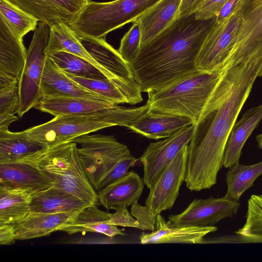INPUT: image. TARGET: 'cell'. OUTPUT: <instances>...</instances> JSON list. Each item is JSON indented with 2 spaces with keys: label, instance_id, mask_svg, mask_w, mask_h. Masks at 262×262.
Listing matches in <instances>:
<instances>
[{
  "label": "cell",
  "instance_id": "28",
  "mask_svg": "<svg viewBox=\"0 0 262 262\" xmlns=\"http://www.w3.org/2000/svg\"><path fill=\"white\" fill-rule=\"evenodd\" d=\"M50 26V36L46 48L47 56L61 51L73 54L89 61L111 79L107 72L85 49L69 24L56 21Z\"/></svg>",
  "mask_w": 262,
  "mask_h": 262
},
{
  "label": "cell",
  "instance_id": "42",
  "mask_svg": "<svg viewBox=\"0 0 262 262\" xmlns=\"http://www.w3.org/2000/svg\"><path fill=\"white\" fill-rule=\"evenodd\" d=\"M16 240L14 224H0V244L9 245Z\"/></svg>",
  "mask_w": 262,
  "mask_h": 262
},
{
  "label": "cell",
  "instance_id": "16",
  "mask_svg": "<svg viewBox=\"0 0 262 262\" xmlns=\"http://www.w3.org/2000/svg\"><path fill=\"white\" fill-rule=\"evenodd\" d=\"M38 21L70 24L91 0H7Z\"/></svg>",
  "mask_w": 262,
  "mask_h": 262
},
{
  "label": "cell",
  "instance_id": "36",
  "mask_svg": "<svg viewBox=\"0 0 262 262\" xmlns=\"http://www.w3.org/2000/svg\"><path fill=\"white\" fill-rule=\"evenodd\" d=\"M141 46V35L139 23L135 20L122 38L118 52L129 64L137 57Z\"/></svg>",
  "mask_w": 262,
  "mask_h": 262
},
{
  "label": "cell",
  "instance_id": "2",
  "mask_svg": "<svg viewBox=\"0 0 262 262\" xmlns=\"http://www.w3.org/2000/svg\"><path fill=\"white\" fill-rule=\"evenodd\" d=\"M215 17L199 20L194 14L177 18L141 46L129 67L142 92L160 90L193 71L196 57Z\"/></svg>",
  "mask_w": 262,
  "mask_h": 262
},
{
  "label": "cell",
  "instance_id": "46",
  "mask_svg": "<svg viewBox=\"0 0 262 262\" xmlns=\"http://www.w3.org/2000/svg\"><path fill=\"white\" fill-rule=\"evenodd\" d=\"M258 147L262 149V133L256 136Z\"/></svg>",
  "mask_w": 262,
  "mask_h": 262
},
{
  "label": "cell",
  "instance_id": "8",
  "mask_svg": "<svg viewBox=\"0 0 262 262\" xmlns=\"http://www.w3.org/2000/svg\"><path fill=\"white\" fill-rule=\"evenodd\" d=\"M50 32V26L48 23L38 21L19 79V105L17 113L19 117L34 107L42 98L40 85L47 57L46 48Z\"/></svg>",
  "mask_w": 262,
  "mask_h": 262
},
{
  "label": "cell",
  "instance_id": "15",
  "mask_svg": "<svg viewBox=\"0 0 262 262\" xmlns=\"http://www.w3.org/2000/svg\"><path fill=\"white\" fill-rule=\"evenodd\" d=\"M41 152L32 159L0 164V186L28 190L35 194L53 186L54 182L39 166Z\"/></svg>",
  "mask_w": 262,
  "mask_h": 262
},
{
  "label": "cell",
  "instance_id": "41",
  "mask_svg": "<svg viewBox=\"0 0 262 262\" xmlns=\"http://www.w3.org/2000/svg\"><path fill=\"white\" fill-rule=\"evenodd\" d=\"M227 0H204L194 12L195 18L208 20L216 16Z\"/></svg>",
  "mask_w": 262,
  "mask_h": 262
},
{
  "label": "cell",
  "instance_id": "10",
  "mask_svg": "<svg viewBox=\"0 0 262 262\" xmlns=\"http://www.w3.org/2000/svg\"><path fill=\"white\" fill-rule=\"evenodd\" d=\"M239 25V16L234 11L224 22L214 21L196 57V69L212 71L224 66L232 50Z\"/></svg>",
  "mask_w": 262,
  "mask_h": 262
},
{
  "label": "cell",
  "instance_id": "11",
  "mask_svg": "<svg viewBox=\"0 0 262 262\" xmlns=\"http://www.w3.org/2000/svg\"><path fill=\"white\" fill-rule=\"evenodd\" d=\"M196 128L195 124L186 126L164 140L152 142L139 160L143 166V180L150 189L163 170L180 150L189 143Z\"/></svg>",
  "mask_w": 262,
  "mask_h": 262
},
{
  "label": "cell",
  "instance_id": "35",
  "mask_svg": "<svg viewBox=\"0 0 262 262\" xmlns=\"http://www.w3.org/2000/svg\"><path fill=\"white\" fill-rule=\"evenodd\" d=\"M0 15L20 38L35 31L38 20L7 0H0Z\"/></svg>",
  "mask_w": 262,
  "mask_h": 262
},
{
  "label": "cell",
  "instance_id": "18",
  "mask_svg": "<svg viewBox=\"0 0 262 262\" xmlns=\"http://www.w3.org/2000/svg\"><path fill=\"white\" fill-rule=\"evenodd\" d=\"M193 124L186 117L147 110L126 127L148 139L158 140L168 138Z\"/></svg>",
  "mask_w": 262,
  "mask_h": 262
},
{
  "label": "cell",
  "instance_id": "26",
  "mask_svg": "<svg viewBox=\"0 0 262 262\" xmlns=\"http://www.w3.org/2000/svg\"><path fill=\"white\" fill-rule=\"evenodd\" d=\"M109 212L99 209L97 205H91L78 212L68 223L60 227L58 231L69 235L88 232L104 234L109 237L116 235H124V229L109 224Z\"/></svg>",
  "mask_w": 262,
  "mask_h": 262
},
{
  "label": "cell",
  "instance_id": "30",
  "mask_svg": "<svg viewBox=\"0 0 262 262\" xmlns=\"http://www.w3.org/2000/svg\"><path fill=\"white\" fill-rule=\"evenodd\" d=\"M34 194L28 190L0 186V224H14L24 219L30 212Z\"/></svg>",
  "mask_w": 262,
  "mask_h": 262
},
{
  "label": "cell",
  "instance_id": "27",
  "mask_svg": "<svg viewBox=\"0 0 262 262\" xmlns=\"http://www.w3.org/2000/svg\"><path fill=\"white\" fill-rule=\"evenodd\" d=\"M49 147L21 132L0 130V164L32 159Z\"/></svg>",
  "mask_w": 262,
  "mask_h": 262
},
{
  "label": "cell",
  "instance_id": "9",
  "mask_svg": "<svg viewBox=\"0 0 262 262\" xmlns=\"http://www.w3.org/2000/svg\"><path fill=\"white\" fill-rule=\"evenodd\" d=\"M77 36L90 55L107 72L111 80L139 103L142 102L141 88L134 78L128 63L118 51L104 38Z\"/></svg>",
  "mask_w": 262,
  "mask_h": 262
},
{
  "label": "cell",
  "instance_id": "14",
  "mask_svg": "<svg viewBox=\"0 0 262 262\" xmlns=\"http://www.w3.org/2000/svg\"><path fill=\"white\" fill-rule=\"evenodd\" d=\"M234 11L239 25L231 52L262 54V0H239Z\"/></svg>",
  "mask_w": 262,
  "mask_h": 262
},
{
  "label": "cell",
  "instance_id": "32",
  "mask_svg": "<svg viewBox=\"0 0 262 262\" xmlns=\"http://www.w3.org/2000/svg\"><path fill=\"white\" fill-rule=\"evenodd\" d=\"M66 74L81 86L98 95L104 100L113 104L139 103L134 97L108 78L93 79Z\"/></svg>",
  "mask_w": 262,
  "mask_h": 262
},
{
  "label": "cell",
  "instance_id": "44",
  "mask_svg": "<svg viewBox=\"0 0 262 262\" xmlns=\"http://www.w3.org/2000/svg\"><path fill=\"white\" fill-rule=\"evenodd\" d=\"M204 0H182L178 15V17L191 15L195 12Z\"/></svg>",
  "mask_w": 262,
  "mask_h": 262
},
{
  "label": "cell",
  "instance_id": "19",
  "mask_svg": "<svg viewBox=\"0 0 262 262\" xmlns=\"http://www.w3.org/2000/svg\"><path fill=\"white\" fill-rule=\"evenodd\" d=\"M40 90L42 98L75 97L105 101L98 95L74 81L60 70L48 56L42 74Z\"/></svg>",
  "mask_w": 262,
  "mask_h": 262
},
{
  "label": "cell",
  "instance_id": "17",
  "mask_svg": "<svg viewBox=\"0 0 262 262\" xmlns=\"http://www.w3.org/2000/svg\"><path fill=\"white\" fill-rule=\"evenodd\" d=\"M23 38L0 15V87L19 80L27 57Z\"/></svg>",
  "mask_w": 262,
  "mask_h": 262
},
{
  "label": "cell",
  "instance_id": "34",
  "mask_svg": "<svg viewBox=\"0 0 262 262\" xmlns=\"http://www.w3.org/2000/svg\"><path fill=\"white\" fill-rule=\"evenodd\" d=\"M64 73L93 79L108 78L100 70L86 60L67 52H58L49 56Z\"/></svg>",
  "mask_w": 262,
  "mask_h": 262
},
{
  "label": "cell",
  "instance_id": "4",
  "mask_svg": "<svg viewBox=\"0 0 262 262\" xmlns=\"http://www.w3.org/2000/svg\"><path fill=\"white\" fill-rule=\"evenodd\" d=\"M147 110L146 105L136 107L116 105L92 112L56 116L47 122L21 132L50 146L104 128L127 127Z\"/></svg>",
  "mask_w": 262,
  "mask_h": 262
},
{
  "label": "cell",
  "instance_id": "7",
  "mask_svg": "<svg viewBox=\"0 0 262 262\" xmlns=\"http://www.w3.org/2000/svg\"><path fill=\"white\" fill-rule=\"evenodd\" d=\"M71 141L77 145L82 166L95 189L118 162L131 155L127 146L113 136L85 134Z\"/></svg>",
  "mask_w": 262,
  "mask_h": 262
},
{
  "label": "cell",
  "instance_id": "29",
  "mask_svg": "<svg viewBox=\"0 0 262 262\" xmlns=\"http://www.w3.org/2000/svg\"><path fill=\"white\" fill-rule=\"evenodd\" d=\"M115 105L107 101L75 97H42L34 108L54 117L80 114L111 108Z\"/></svg>",
  "mask_w": 262,
  "mask_h": 262
},
{
  "label": "cell",
  "instance_id": "12",
  "mask_svg": "<svg viewBox=\"0 0 262 262\" xmlns=\"http://www.w3.org/2000/svg\"><path fill=\"white\" fill-rule=\"evenodd\" d=\"M188 145L182 147L149 189L145 206L156 216L171 209L179 195L186 176Z\"/></svg>",
  "mask_w": 262,
  "mask_h": 262
},
{
  "label": "cell",
  "instance_id": "1",
  "mask_svg": "<svg viewBox=\"0 0 262 262\" xmlns=\"http://www.w3.org/2000/svg\"><path fill=\"white\" fill-rule=\"evenodd\" d=\"M259 77H262V56L243 58L228 97L215 112L196 125L188 145L184 180L190 190L209 189L216 183L228 136Z\"/></svg>",
  "mask_w": 262,
  "mask_h": 262
},
{
  "label": "cell",
  "instance_id": "31",
  "mask_svg": "<svg viewBox=\"0 0 262 262\" xmlns=\"http://www.w3.org/2000/svg\"><path fill=\"white\" fill-rule=\"evenodd\" d=\"M261 174L262 161L249 165L237 163L231 166L226 174L227 189L224 197L238 202L243 193L252 187Z\"/></svg>",
  "mask_w": 262,
  "mask_h": 262
},
{
  "label": "cell",
  "instance_id": "21",
  "mask_svg": "<svg viewBox=\"0 0 262 262\" xmlns=\"http://www.w3.org/2000/svg\"><path fill=\"white\" fill-rule=\"evenodd\" d=\"M156 230L151 232L141 233L139 237L141 244H203L204 237L208 233L216 231L217 229L214 226H170L160 214L156 216Z\"/></svg>",
  "mask_w": 262,
  "mask_h": 262
},
{
  "label": "cell",
  "instance_id": "22",
  "mask_svg": "<svg viewBox=\"0 0 262 262\" xmlns=\"http://www.w3.org/2000/svg\"><path fill=\"white\" fill-rule=\"evenodd\" d=\"M78 212L47 213L30 212L21 221L14 224L16 240L30 239L48 235L53 232L58 231Z\"/></svg>",
  "mask_w": 262,
  "mask_h": 262
},
{
  "label": "cell",
  "instance_id": "39",
  "mask_svg": "<svg viewBox=\"0 0 262 262\" xmlns=\"http://www.w3.org/2000/svg\"><path fill=\"white\" fill-rule=\"evenodd\" d=\"M131 214L136 217L141 226V230H154L156 216L146 207L140 206L138 201L132 205Z\"/></svg>",
  "mask_w": 262,
  "mask_h": 262
},
{
  "label": "cell",
  "instance_id": "6",
  "mask_svg": "<svg viewBox=\"0 0 262 262\" xmlns=\"http://www.w3.org/2000/svg\"><path fill=\"white\" fill-rule=\"evenodd\" d=\"M159 1H91L69 26L78 36L105 38L110 32L138 19Z\"/></svg>",
  "mask_w": 262,
  "mask_h": 262
},
{
  "label": "cell",
  "instance_id": "37",
  "mask_svg": "<svg viewBox=\"0 0 262 262\" xmlns=\"http://www.w3.org/2000/svg\"><path fill=\"white\" fill-rule=\"evenodd\" d=\"M19 80L0 87V116L14 115L19 105Z\"/></svg>",
  "mask_w": 262,
  "mask_h": 262
},
{
  "label": "cell",
  "instance_id": "40",
  "mask_svg": "<svg viewBox=\"0 0 262 262\" xmlns=\"http://www.w3.org/2000/svg\"><path fill=\"white\" fill-rule=\"evenodd\" d=\"M107 223L116 226L136 228L141 230V226L137 219L134 218L127 208H121L113 213H109Z\"/></svg>",
  "mask_w": 262,
  "mask_h": 262
},
{
  "label": "cell",
  "instance_id": "24",
  "mask_svg": "<svg viewBox=\"0 0 262 262\" xmlns=\"http://www.w3.org/2000/svg\"><path fill=\"white\" fill-rule=\"evenodd\" d=\"M182 1L160 0L136 20L140 26L141 46L149 41L178 18Z\"/></svg>",
  "mask_w": 262,
  "mask_h": 262
},
{
  "label": "cell",
  "instance_id": "45",
  "mask_svg": "<svg viewBox=\"0 0 262 262\" xmlns=\"http://www.w3.org/2000/svg\"><path fill=\"white\" fill-rule=\"evenodd\" d=\"M18 118L14 115L0 116V130H8L9 125Z\"/></svg>",
  "mask_w": 262,
  "mask_h": 262
},
{
  "label": "cell",
  "instance_id": "23",
  "mask_svg": "<svg viewBox=\"0 0 262 262\" xmlns=\"http://www.w3.org/2000/svg\"><path fill=\"white\" fill-rule=\"evenodd\" d=\"M262 120V104L248 110L236 121L228 136L224 151V166L230 168L239 163L243 147Z\"/></svg>",
  "mask_w": 262,
  "mask_h": 262
},
{
  "label": "cell",
  "instance_id": "25",
  "mask_svg": "<svg viewBox=\"0 0 262 262\" xmlns=\"http://www.w3.org/2000/svg\"><path fill=\"white\" fill-rule=\"evenodd\" d=\"M91 205L92 204L53 185L33 195L30 212H78Z\"/></svg>",
  "mask_w": 262,
  "mask_h": 262
},
{
  "label": "cell",
  "instance_id": "20",
  "mask_svg": "<svg viewBox=\"0 0 262 262\" xmlns=\"http://www.w3.org/2000/svg\"><path fill=\"white\" fill-rule=\"evenodd\" d=\"M143 178L134 171L97 191L99 203L107 210L127 208L140 199L145 185Z\"/></svg>",
  "mask_w": 262,
  "mask_h": 262
},
{
  "label": "cell",
  "instance_id": "38",
  "mask_svg": "<svg viewBox=\"0 0 262 262\" xmlns=\"http://www.w3.org/2000/svg\"><path fill=\"white\" fill-rule=\"evenodd\" d=\"M137 161L138 160L131 155L121 160L101 181L95 190L98 191L126 174L130 167H134Z\"/></svg>",
  "mask_w": 262,
  "mask_h": 262
},
{
  "label": "cell",
  "instance_id": "13",
  "mask_svg": "<svg viewBox=\"0 0 262 262\" xmlns=\"http://www.w3.org/2000/svg\"><path fill=\"white\" fill-rule=\"evenodd\" d=\"M240 206L238 202L225 197L195 199L181 213L169 215L167 223L178 227L212 226L225 218L235 216Z\"/></svg>",
  "mask_w": 262,
  "mask_h": 262
},
{
  "label": "cell",
  "instance_id": "3",
  "mask_svg": "<svg viewBox=\"0 0 262 262\" xmlns=\"http://www.w3.org/2000/svg\"><path fill=\"white\" fill-rule=\"evenodd\" d=\"M241 61L231 58L212 71L195 69L160 90L147 93V110L186 117L198 125L228 97Z\"/></svg>",
  "mask_w": 262,
  "mask_h": 262
},
{
  "label": "cell",
  "instance_id": "5",
  "mask_svg": "<svg viewBox=\"0 0 262 262\" xmlns=\"http://www.w3.org/2000/svg\"><path fill=\"white\" fill-rule=\"evenodd\" d=\"M38 165L56 188L92 205L99 203L97 191L82 166L75 142L69 141L49 146L40 154Z\"/></svg>",
  "mask_w": 262,
  "mask_h": 262
},
{
  "label": "cell",
  "instance_id": "33",
  "mask_svg": "<svg viewBox=\"0 0 262 262\" xmlns=\"http://www.w3.org/2000/svg\"><path fill=\"white\" fill-rule=\"evenodd\" d=\"M240 243H262V194H253L248 201L246 222L235 231Z\"/></svg>",
  "mask_w": 262,
  "mask_h": 262
},
{
  "label": "cell",
  "instance_id": "43",
  "mask_svg": "<svg viewBox=\"0 0 262 262\" xmlns=\"http://www.w3.org/2000/svg\"><path fill=\"white\" fill-rule=\"evenodd\" d=\"M239 0H227L215 17L216 23H222L228 19L233 14Z\"/></svg>",
  "mask_w": 262,
  "mask_h": 262
}]
</instances>
